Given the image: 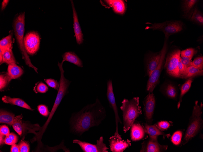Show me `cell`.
<instances>
[{
	"label": "cell",
	"instance_id": "4316f807",
	"mask_svg": "<svg viewBox=\"0 0 203 152\" xmlns=\"http://www.w3.org/2000/svg\"><path fill=\"white\" fill-rule=\"evenodd\" d=\"M192 82L193 80L191 79H189L181 86L179 101L177 104V108L178 109L180 106L183 96L190 89Z\"/></svg>",
	"mask_w": 203,
	"mask_h": 152
},
{
	"label": "cell",
	"instance_id": "7dc6e473",
	"mask_svg": "<svg viewBox=\"0 0 203 152\" xmlns=\"http://www.w3.org/2000/svg\"><path fill=\"white\" fill-rule=\"evenodd\" d=\"M2 61V50L0 49V62L1 64Z\"/></svg>",
	"mask_w": 203,
	"mask_h": 152
},
{
	"label": "cell",
	"instance_id": "277c9868",
	"mask_svg": "<svg viewBox=\"0 0 203 152\" xmlns=\"http://www.w3.org/2000/svg\"><path fill=\"white\" fill-rule=\"evenodd\" d=\"M13 27L15 38L21 52L23 59L24 60L26 65L33 68L36 73H38L37 68L31 63L24 46L23 36L25 29L24 12L20 13L15 18Z\"/></svg>",
	"mask_w": 203,
	"mask_h": 152
},
{
	"label": "cell",
	"instance_id": "44dd1931",
	"mask_svg": "<svg viewBox=\"0 0 203 152\" xmlns=\"http://www.w3.org/2000/svg\"><path fill=\"white\" fill-rule=\"evenodd\" d=\"M12 79H17L23 73V70L16 64L9 65L7 72Z\"/></svg>",
	"mask_w": 203,
	"mask_h": 152
},
{
	"label": "cell",
	"instance_id": "8992f818",
	"mask_svg": "<svg viewBox=\"0 0 203 152\" xmlns=\"http://www.w3.org/2000/svg\"><path fill=\"white\" fill-rule=\"evenodd\" d=\"M165 38L166 39L164 41L163 46L160 51L161 55L159 63L156 69L149 77L147 81L146 90L149 93H153L159 81L167 48V40L168 38L165 37Z\"/></svg>",
	"mask_w": 203,
	"mask_h": 152
},
{
	"label": "cell",
	"instance_id": "8fae6325",
	"mask_svg": "<svg viewBox=\"0 0 203 152\" xmlns=\"http://www.w3.org/2000/svg\"><path fill=\"white\" fill-rule=\"evenodd\" d=\"M158 137H149L148 140L142 144L140 152H160L166 150L167 146L160 144L158 141Z\"/></svg>",
	"mask_w": 203,
	"mask_h": 152
},
{
	"label": "cell",
	"instance_id": "74e56055",
	"mask_svg": "<svg viewBox=\"0 0 203 152\" xmlns=\"http://www.w3.org/2000/svg\"><path fill=\"white\" fill-rule=\"evenodd\" d=\"M20 152H28L30 150L29 145L27 141L21 140L19 143Z\"/></svg>",
	"mask_w": 203,
	"mask_h": 152
},
{
	"label": "cell",
	"instance_id": "7a4b0ae2",
	"mask_svg": "<svg viewBox=\"0 0 203 152\" xmlns=\"http://www.w3.org/2000/svg\"><path fill=\"white\" fill-rule=\"evenodd\" d=\"M122 103L120 109L122 112L123 130L126 133L130 129L136 119L142 114V111L138 97L130 100L125 98Z\"/></svg>",
	"mask_w": 203,
	"mask_h": 152
},
{
	"label": "cell",
	"instance_id": "d6986e66",
	"mask_svg": "<svg viewBox=\"0 0 203 152\" xmlns=\"http://www.w3.org/2000/svg\"><path fill=\"white\" fill-rule=\"evenodd\" d=\"M2 100L5 103L15 105L31 110H33L24 100L19 98H11L9 96H4L2 97Z\"/></svg>",
	"mask_w": 203,
	"mask_h": 152
},
{
	"label": "cell",
	"instance_id": "30bf717a",
	"mask_svg": "<svg viewBox=\"0 0 203 152\" xmlns=\"http://www.w3.org/2000/svg\"><path fill=\"white\" fill-rule=\"evenodd\" d=\"M40 43V36L36 32L32 31L27 33L24 38V44L28 54L33 55L39 50Z\"/></svg>",
	"mask_w": 203,
	"mask_h": 152
},
{
	"label": "cell",
	"instance_id": "e0dca14e",
	"mask_svg": "<svg viewBox=\"0 0 203 152\" xmlns=\"http://www.w3.org/2000/svg\"><path fill=\"white\" fill-rule=\"evenodd\" d=\"M63 60L61 63L67 61L72 63L77 66L82 67H83L82 61L75 52H68L64 53L62 56Z\"/></svg>",
	"mask_w": 203,
	"mask_h": 152
},
{
	"label": "cell",
	"instance_id": "b9f144b4",
	"mask_svg": "<svg viewBox=\"0 0 203 152\" xmlns=\"http://www.w3.org/2000/svg\"><path fill=\"white\" fill-rule=\"evenodd\" d=\"M10 133V131L8 127L6 125H1L0 127V134L7 136Z\"/></svg>",
	"mask_w": 203,
	"mask_h": 152
},
{
	"label": "cell",
	"instance_id": "7c38bea8",
	"mask_svg": "<svg viewBox=\"0 0 203 152\" xmlns=\"http://www.w3.org/2000/svg\"><path fill=\"white\" fill-rule=\"evenodd\" d=\"M155 98L153 93H149L144 101L145 118L148 124H151L155 106Z\"/></svg>",
	"mask_w": 203,
	"mask_h": 152
},
{
	"label": "cell",
	"instance_id": "f1b7e54d",
	"mask_svg": "<svg viewBox=\"0 0 203 152\" xmlns=\"http://www.w3.org/2000/svg\"><path fill=\"white\" fill-rule=\"evenodd\" d=\"M191 20L195 22L200 25H203V16L202 13L195 8L191 17Z\"/></svg>",
	"mask_w": 203,
	"mask_h": 152
},
{
	"label": "cell",
	"instance_id": "ffe728a7",
	"mask_svg": "<svg viewBox=\"0 0 203 152\" xmlns=\"http://www.w3.org/2000/svg\"><path fill=\"white\" fill-rule=\"evenodd\" d=\"M105 2L111 7L114 11L118 14H123L126 10L125 3L121 0H107Z\"/></svg>",
	"mask_w": 203,
	"mask_h": 152
},
{
	"label": "cell",
	"instance_id": "4fadbf2b",
	"mask_svg": "<svg viewBox=\"0 0 203 152\" xmlns=\"http://www.w3.org/2000/svg\"><path fill=\"white\" fill-rule=\"evenodd\" d=\"M110 150L112 152H122L131 146V141L121 140L114 135L111 137L108 140Z\"/></svg>",
	"mask_w": 203,
	"mask_h": 152
},
{
	"label": "cell",
	"instance_id": "7bdbcfd3",
	"mask_svg": "<svg viewBox=\"0 0 203 152\" xmlns=\"http://www.w3.org/2000/svg\"><path fill=\"white\" fill-rule=\"evenodd\" d=\"M178 74L179 77H181V75L184 72L185 69V68L184 66L180 61V59L178 64Z\"/></svg>",
	"mask_w": 203,
	"mask_h": 152
},
{
	"label": "cell",
	"instance_id": "e575fe53",
	"mask_svg": "<svg viewBox=\"0 0 203 152\" xmlns=\"http://www.w3.org/2000/svg\"><path fill=\"white\" fill-rule=\"evenodd\" d=\"M197 53V51L194 49L190 48L181 51L180 56L188 57L191 59L193 56Z\"/></svg>",
	"mask_w": 203,
	"mask_h": 152
},
{
	"label": "cell",
	"instance_id": "52a82bcc",
	"mask_svg": "<svg viewBox=\"0 0 203 152\" xmlns=\"http://www.w3.org/2000/svg\"><path fill=\"white\" fill-rule=\"evenodd\" d=\"M181 51L174 50L169 54L166 59L164 65L166 70L170 75L179 77L178 66L180 57Z\"/></svg>",
	"mask_w": 203,
	"mask_h": 152
},
{
	"label": "cell",
	"instance_id": "ac0fdd59",
	"mask_svg": "<svg viewBox=\"0 0 203 152\" xmlns=\"http://www.w3.org/2000/svg\"><path fill=\"white\" fill-rule=\"evenodd\" d=\"M144 128L146 133L149 135V137H158L161 135L164 137H168L170 136L169 134H166L162 132L156 126V124L151 125L147 123H144Z\"/></svg>",
	"mask_w": 203,
	"mask_h": 152
},
{
	"label": "cell",
	"instance_id": "7402d4cb",
	"mask_svg": "<svg viewBox=\"0 0 203 152\" xmlns=\"http://www.w3.org/2000/svg\"><path fill=\"white\" fill-rule=\"evenodd\" d=\"M1 50L2 56V61L1 64L4 63H6L8 65L16 64V61L12 49Z\"/></svg>",
	"mask_w": 203,
	"mask_h": 152
},
{
	"label": "cell",
	"instance_id": "ee69618b",
	"mask_svg": "<svg viewBox=\"0 0 203 152\" xmlns=\"http://www.w3.org/2000/svg\"><path fill=\"white\" fill-rule=\"evenodd\" d=\"M10 152H19L20 150L18 145L14 144L12 145Z\"/></svg>",
	"mask_w": 203,
	"mask_h": 152
},
{
	"label": "cell",
	"instance_id": "5b68a950",
	"mask_svg": "<svg viewBox=\"0 0 203 152\" xmlns=\"http://www.w3.org/2000/svg\"><path fill=\"white\" fill-rule=\"evenodd\" d=\"M150 24L151 26H147L146 29L161 31L164 33L165 37L167 38L172 34L180 32L183 29V23L180 21H167L161 23Z\"/></svg>",
	"mask_w": 203,
	"mask_h": 152
},
{
	"label": "cell",
	"instance_id": "1f68e13d",
	"mask_svg": "<svg viewBox=\"0 0 203 152\" xmlns=\"http://www.w3.org/2000/svg\"><path fill=\"white\" fill-rule=\"evenodd\" d=\"M48 90L47 86L42 82H39L36 83L34 87L33 90L35 93H45Z\"/></svg>",
	"mask_w": 203,
	"mask_h": 152
},
{
	"label": "cell",
	"instance_id": "cb8c5ba5",
	"mask_svg": "<svg viewBox=\"0 0 203 152\" xmlns=\"http://www.w3.org/2000/svg\"><path fill=\"white\" fill-rule=\"evenodd\" d=\"M15 115L12 113L3 110L0 112V123H6L10 126L12 125Z\"/></svg>",
	"mask_w": 203,
	"mask_h": 152
},
{
	"label": "cell",
	"instance_id": "8d00e7d4",
	"mask_svg": "<svg viewBox=\"0 0 203 152\" xmlns=\"http://www.w3.org/2000/svg\"><path fill=\"white\" fill-rule=\"evenodd\" d=\"M44 81L48 86L58 90L59 83L57 81L53 79L49 78L44 79Z\"/></svg>",
	"mask_w": 203,
	"mask_h": 152
},
{
	"label": "cell",
	"instance_id": "bcb514c9",
	"mask_svg": "<svg viewBox=\"0 0 203 152\" xmlns=\"http://www.w3.org/2000/svg\"><path fill=\"white\" fill-rule=\"evenodd\" d=\"M5 136L0 134V145L4 144L5 143Z\"/></svg>",
	"mask_w": 203,
	"mask_h": 152
},
{
	"label": "cell",
	"instance_id": "9c48e42d",
	"mask_svg": "<svg viewBox=\"0 0 203 152\" xmlns=\"http://www.w3.org/2000/svg\"><path fill=\"white\" fill-rule=\"evenodd\" d=\"M103 137L101 136L96 141V144H92L77 139L73 140V143L78 144L84 152H108V148L104 142Z\"/></svg>",
	"mask_w": 203,
	"mask_h": 152
},
{
	"label": "cell",
	"instance_id": "6da1fadb",
	"mask_svg": "<svg viewBox=\"0 0 203 152\" xmlns=\"http://www.w3.org/2000/svg\"><path fill=\"white\" fill-rule=\"evenodd\" d=\"M106 116L105 108L97 97L95 103L72 114L70 120V131L80 136L91 127L99 126Z\"/></svg>",
	"mask_w": 203,
	"mask_h": 152
},
{
	"label": "cell",
	"instance_id": "f35d334b",
	"mask_svg": "<svg viewBox=\"0 0 203 152\" xmlns=\"http://www.w3.org/2000/svg\"><path fill=\"white\" fill-rule=\"evenodd\" d=\"M38 111L43 116L47 117L49 116L50 112L48 110L47 106L41 104L37 106Z\"/></svg>",
	"mask_w": 203,
	"mask_h": 152
},
{
	"label": "cell",
	"instance_id": "f6af8a7d",
	"mask_svg": "<svg viewBox=\"0 0 203 152\" xmlns=\"http://www.w3.org/2000/svg\"><path fill=\"white\" fill-rule=\"evenodd\" d=\"M9 1V0H4L2 1L1 6V9L2 10H3L5 9Z\"/></svg>",
	"mask_w": 203,
	"mask_h": 152
},
{
	"label": "cell",
	"instance_id": "484cf974",
	"mask_svg": "<svg viewBox=\"0 0 203 152\" xmlns=\"http://www.w3.org/2000/svg\"><path fill=\"white\" fill-rule=\"evenodd\" d=\"M12 35L10 34L0 41V49L3 50L12 49Z\"/></svg>",
	"mask_w": 203,
	"mask_h": 152
},
{
	"label": "cell",
	"instance_id": "3957f363",
	"mask_svg": "<svg viewBox=\"0 0 203 152\" xmlns=\"http://www.w3.org/2000/svg\"><path fill=\"white\" fill-rule=\"evenodd\" d=\"M203 106L201 102L199 104L198 101H195L192 115L182 141V144L185 145L187 143L201 130L203 127L201 118Z\"/></svg>",
	"mask_w": 203,
	"mask_h": 152
},
{
	"label": "cell",
	"instance_id": "d590c367",
	"mask_svg": "<svg viewBox=\"0 0 203 152\" xmlns=\"http://www.w3.org/2000/svg\"><path fill=\"white\" fill-rule=\"evenodd\" d=\"M193 66L200 70H203V57L202 56L195 58L191 61V66Z\"/></svg>",
	"mask_w": 203,
	"mask_h": 152
},
{
	"label": "cell",
	"instance_id": "603a6c76",
	"mask_svg": "<svg viewBox=\"0 0 203 152\" xmlns=\"http://www.w3.org/2000/svg\"><path fill=\"white\" fill-rule=\"evenodd\" d=\"M203 70H200L193 66H190L186 68L181 77L187 78L197 75H202Z\"/></svg>",
	"mask_w": 203,
	"mask_h": 152
},
{
	"label": "cell",
	"instance_id": "d6a6232c",
	"mask_svg": "<svg viewBox=\"0 0 203 152\" xmlns=\"http://www.w3.org/2000/svg\"><path fill=\"white\" fill-rule=\"evenodd\" d=\"M182 135V132L181 130L175 132L171 138L172 143L176 145H179L181 141Z\"/></svg>",
	"mask_w": 203,
	"mask_h": 152
},
{
	"label": "cell",
	"instance_id": "2e32d148",
	"mask_svg": "<svg viewBox=\"0 0 203 152\" xmlns=\"http://www.w3.org/2000/svg\"><path fill=\"white\" fill-rule=\"evenodd\" d=\"M130 137L132 141H137L143 138L146 132L144 128L139 123H133L131 128Z\"/></svg>",
	"mask_w": 203,
	"mask_h": 152
},
{
	"label": "cell",
	"instance_id": "9a60e30c",
	"mask_svg": "<svg viewBox=\"0 0 203 152\" xmlns=\"http://www.w3.org/2000/svg\"><path fill=\"white\" fill-rule=\"evenodd\" d=\"M161 52L149 54L146 61V73L149 77L157 67L160 60Z\"/></svg>",
	"mask_w": 203,
	"mask_h": 152
},
{
	"label": "cell",
	"instance_id": "60d3db41",
	"mask_svg": "<svg viewBox=\"0 0 203 152\" xmlns=\"http://www.w3.org/2000/svg\"><path fill=\"white\" fill-rule=\"evenodd\" d=\"M180 61L184 66L185 69L187 67L191 66V60L189 58L180 56Z\"/></svg>",
	"mask_w": 203,
	"mask_h": 152
},
{
	"label": "cell",
	"instance_id": "836d02e7",
	"mask_svg": "<svg viewBox=\"0 0 203 152\" xmlns=\"http://www.w3.org/2000/svg\"><path fill=\"white\" fill-rule=\"evenodd\" d=\"M18 136L15 133H11L5 136V143L7 145H12L17 143L18 142Z\"/></svg>",
	"mask_w": 203,
	"mask_h": 152
},
{
	"label": "cell",
	"instance_id": "f546056e",
	"mask_svg": "<svg viewBox=\"0 0 203 152\" xmlns=\"http://www.w3.org/2000/svg\"><path fill=\"white\" fill-rule=\"evenodd\" d=\"M12 79L7 72H4L0 75V90L2 91L9 83Z\"/></svg>",
	"mask_w": 203,
	"mask_h": 152
},
{
	"label": "cell",
	"instance_id": "d4e9b609",
	"mask_svg": "<svg viewBox=\"0 0 203 152\" xmlns=\"http://www.w3.org/2000/svg\"><path fill=\"white\" fill-rule=\"evenodd\" d=\"M22 114L17 116L14 117L12 126L14 130L20 136L22 132Z\"/></svg>",
	"mask_w": 203,
	"mask_h": 152
},
{
	"label": "cell",
	"instance_id": "5bb4252c",
	"mask_svg": "<svg viewBox=\"0 0 203 152\" xmlns=\"http://www.w3.org/2000/svg\"><path fill=\"white\" fill-rule=\"evenodd\" d=\"M73 10L74 29L77 43L80 45L84 41L83 35L78 21V16L72 0H71Z\"/></svg>",
	"mask_w": 203,
	"mask_h": 152
},
{
	"label": "cell",
	"instance_id": "ba28073f",
	"mask_svg": "<svg viewBox=\"0 0 203 152\" xmlns=\"http://www.w3.org/2000/svg\"><path fill=\"white\" fill-rule=\"evenodd\" d=\"M106 96L109 105L112 109L115 115L116 130L114 136L122 140L121 136L119 133L118 126L119 123L121 124L122 122L118 114L117 107L113 90L112 81L110 80H108L107 83Z\"/></svg>",
	"mask_w": 203,
	"mask_h": 152
},
{
	"label": "cell",
	"instance_id": "ab89813d",
	"mask_svg": "<svg viewBox=\"0 0 203 152\" xmlns=\"http://www.w3.org/2000/svg\"><path fill=\"white\" fill-rule=\"evenodd\" d=\"M156 126L161 130H167L169 127L170 124L167 121H162L158 122L156 124Z\"/></svg>",
	"mask_w": 203,
	"mask_h": 152
},
{
	"label": "cell",
	"instance_id": "4dcf8cb0",
	"mask_svg": "<svg viewBox=\"0 0 203 152\" xmlns=\"http://www.w3.org/2000/svg\"><path fill=\"white\" fill-rule=\"evenodd\" d=\"M198 1L196 0L184 1L183 4V9L184 13L186 14H188Z\"/></svg>",
	"mask_w": 203,
	"mask_h": 152
},
{
	"label": "cell",
	"instance_id": "83f0119b",
	"mask_svg": "<svg viewBox=\"0 0 203 152\" xmlns=\"http://www.w3.org/2000/svg\"><path fill=\"white\" fill-rule=\"evenodd\" d=\"M164 92L166 95L170 98L175 99L177 97V90L175 86L172 84H168L166 86Z\"/></svg>",
	"mask_w": 203,
	"mask_h": 152
}]
</instances>
